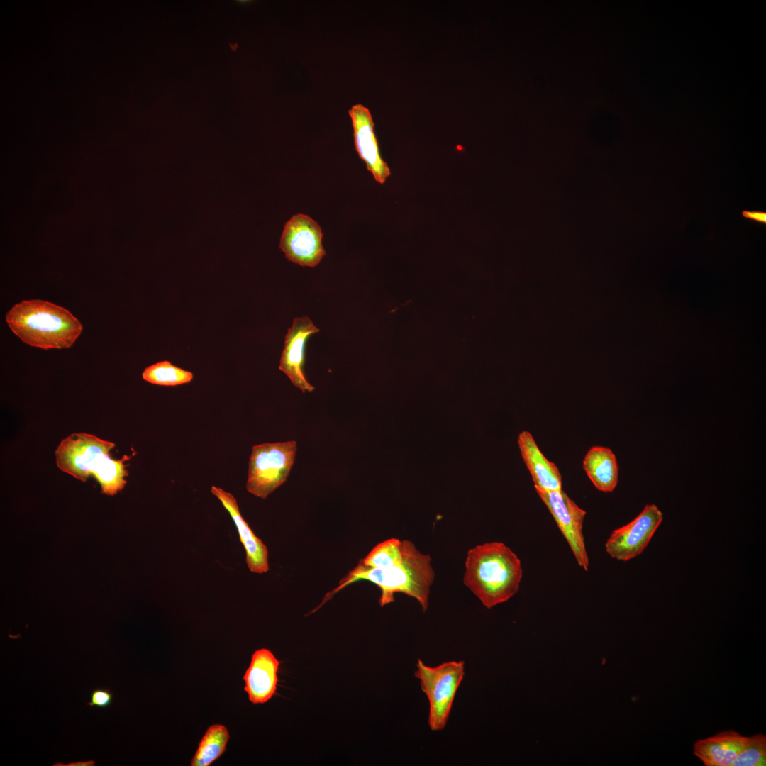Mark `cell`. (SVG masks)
Listing matches in <instances>:
<instances>
[{
    "label": "cell",
    "mask_w": 766,
    "mask_h": 766,
    "mask_svg": "<svg viewBox=\"0 0 766 766\" xmlns=\"http://www.w3.org/2000/svg\"><path fill=\"white\" fill-rule=\"evenodd\" d=\"M403 541L404 559L400 565L386 568H373L364 565L360 561L338 585L324 596L321 604L311 613L317 611L336 593L350 584L365 580L377 585L381 594L380 606L394 601V594L402 593L416 599L426 611L428 607L430 589L435 573L429 555L421 553L410 540Z\"/></svg>",
    "instance_id": "1"
},
{
    "label": "cell",
    "mask_w": 766,
    "mask_h": 766,
    "mask_svg": "<svg viewBox=\"0 0 766 766\" xmlns=\"http://www.w3.org/2000/svg\"><path fill=\"white\" fill-rule=\"evenodd\" d=\"M522 577L520 559L501 542L485 543L467 552L464 584L487 609L511 599Z\"/></svg>",
    "instance_id": "2"
},
{
    "label": "cell",
    "mask_w": 766,
    "mask_h": 766,
    "mask_svg": "<svg viewBox=\"0 0 766 766\" xmlns=\"http://www.w3.org/2000/svg\"><path fill=\"white\" fill-rule=\"evenodd\" d=\"M115 445L90 433H74L57 447L56 465L62 472L82 482L93 475L102 492L112 496L123 489L128 475L124 464L127 457H111L110 452Z\"/></svg>",
    "instance_id": "3"
},
{
    "label": "cell",
    "mask_w": 766,
    "mask_h": 766,
    "mask_svg": "<svg viewBox=\"0 0 766 766\" xmlns=\"http://www.w3.org/2000/svg\"><path fill=\"white\" fill-rule=\"evenodd\" d=\"M6 322L23 343L43 350L69 348L83 330L70 311L41 299L16 304L6 313Z\"/></svg>",
    "instance_id": "4"
},
{
    "label": "cell",
    "mask_w": 766,
    "mask_h": 766,
    "mask_svg": "<svg viewBox=\"0 0 766 766\" xmlns=\"http://www.w3.org/2000/svg\"><path fill=\"white\" fill-rule=\"evenodd\" d=\"M415 677L429 704L428 723L432 731L443 730L448 723L457 691L465 676V662H445L430 667L418 659Z\"/></svg>",
    "instance_id": "5"
},
{
    "label": "cell",
    "mask_w": 766,
    "mask_h": 766,
    "mask_svg": "<svg viewBox=\"0 0 766 766\" xmlns=\"http://www.w3.org/2000/svg\"><path fill=\"white\" fill-rule=\"evenodd\" d=\"M296 450L295 440L253 445L248 463L247 491L266 499L287 479Z\"/></svg>",
    "instance_id": "6"
},
{
    "label": "cell",
    "mask_w": 766,
    "mask_h": 766,
    "mask_svg": "<svg viewBox=\"0 0 766 766\" xmlns=\"http://www.w3.org/2000/svg\"><path fill=\"white\" fill-rule=\"evenodd\" d=\"M318 223L307 215L297 213L284 224L279 248L289 261L314 267L326 255Z\"/></svg>",
    "instance_id": "7"
},
{
    "label": "cell",
    "mask_w": 766,
    "mask_h": 766,
    "mask_svg": "<svg viewBox=\"0 0 766 766\" xmlns=\"http://www.w3.org/2000/svg\"><path fill=\"white\" fill-rule=\"evenodd\" d=\"M663 518L655 504H647L626 525L615 529L605 543L606 552L620 561H628L645 549Z\"/></svg>",
    "instance_id": "8"
},
{
    "label": "cell",
    "mask_w": 766,
    "mask_h": 766,
    "mask_svg": "<svg viewBox=\"0 0 766 766\" xmlns=\"http://www.w3.org/2000/svg\"><path fill=\"white\" fill-rule=\"evenodd\" d=\"M535 490L553 516L577 562L584 570H588L589 560L582 533L586 511L577 505L562 489Z\"/></svg>",
    "instance_id": "9"
},
{
    "label": "cell",
    "mask_w": 766,
    "mask_h": 766,
    "mask_svg": "<svg viewBox=\"0 0 766 766\" xmlns=\"http://www.w3.org/2000/svg\"><path fill=\"white\" fill-rule=\"evenodd\" d=\"M308 316L295 318L285 336L279 369L291 380L293 385L302 392H311L315 387L307 381L303 370L305 361V346L309 337L318 333Z\"/></svg>",
    "instance_id": "10"
},
{
    "label": "cell",
    "mask_w": 766,
    "mask_h": 766,
    "mask_svg": "<svg viewBox=\"0 0 766 766\" xmlns=\"http://www.w3.org/2000/svg\"><path fill=\"white\" fill-rule=\"evenodd\" d=\"M349 115L353 127L355 150L374 179L382 184L391 174V172L380 155L372 115L370 111L361 104L352 106Z\"/></svg>",
    "instance_id": "11"
},
{
    "label": "cell",
    "mask_w": 766,
    "mask_h": 766,
    "mask_svg": "<svg viewBox=\"0 0 766 766\" xmlns=\"http://www.w3.org/2000/svg\"><path fill=\"white\" fill-rule=\"evenodd\" d=\"M279 666L280 661L269 649L253 653L243 676L244 690L252 704H265L277 694Z\"/></svg>",
    "instance_id": "12"
},
{
    "label": "cell",
    "mask_w": 766,
    "mask_h": 766,
    "mask_svg": "<svg viewBox=\"0 0 766 766\" xmlns=\"http://www.w3.org/2000/svg\"><path fill=\"white\" fill-rule=\"evenodd\" d=\"M211 492L228 511L238 531L241 543L246 553V563L250 572L265 573L269 570L268 550L257 538L240 514L235 498L220 487L212 486Z\"/></svg>",
    "instance_id": "13"
},
{
    "label": "cell",
    "mask_w": 766,
    "mask_h": 766,
    "mask_svg": "<svg viewBox=\"0 0 766 766\" xmlns=\"http://www.w3.org/2000/svg\"><path fill=\"white\" fill-rule=\"evenodd\" d=\"M518 444L535 489L545 491L562 489V477L557 467L544 456L531 433L522 431L518 435Z\"/></svg>",
    "instance_id": "14"
},
{
    "label": "cell",
    "mask_w": 766,
    "mask_h": 766,
    "mask_svg": "<svg viewBox=\"0 0 766 766\" xmlns=\"http://www.w3.org/2000/svg\"><path fill=\"white\" fill-rule=\"evenodd\" d=\"M746 738L733 730L722 731L696 742L694 753L706 766H731Z\"/></svg>",
    "instance_id": "15"
},
{
    "label": "cell",
    "mask_w": 766,
    "mask_h": 766,
    "mask_svg": "<svg viewBox=\"0 0 766 766\" xmlns=\"http://www.w3.org/2000/svg\"><path fill=\"white\" fill-rule=\"evenodd\" d=\"M583 468L599 491L613 492L618 483V469L612 450L602 446L592 447L585 455Z\"/></svg>",
    "instance_id": "16"
},
{
    "label": "cell",
    "mask_w": 766,
    "mask_h": 766,
    "mask_svg": "<svg viewBox=\"0 0 766 766\" xmlns=\"http://www.w3.org/2000/svg\"><path fill=\"white\" fill-rule=\"evenodd\" d=\"M229 733L221 724L210 726L199 743L191 761L192 766H209L225 752Z\"/></svg>",
    "instance_id": "17"
},
{
    "label": "cell",
    "mask_w": 766,
    "mask_h": 766,
    "mask_svg": "<svg viewBox=\"0 0 766 766\" xmlns=\"http://www.w3.org/2000/svg\"><path fill=\"white\" fill-rule=\"evenodd\" d=\"M143 379L152 384L174 387L190 382L193 373L179 367L170 361L163 360L147 367L142 373Z\"/></svg>",
    "instance_id": "18"
},
{
    "label": "cell",
    "mask_w": 766,
    "mask_h": 766,
    "mask_svg": "<svg viewBox=\"0 0 766 766\" xmlns=\"http://www.w3.org/2000/svg\"><path fill=\"white\" fill-rule=\"evenodd\" d=\"M404 559L403 541L390 538L375 545L367 556L360 561L373 568H386L400 565Z\"/></svg>",
    "instance_id": "19"
},
{
    "label": "cell",
    "mask_w": 766,
    "mask_h": 766,
    "mask_svg": "<svg viewBox=\"0 0 766 766\" xmlns=\"http://www.w3.org/2000/svg\"><path fill=\"white\" fill-rule=\"evenodd\" d=\"M766 765V736L755 734L746 738L745 744L731 766H765Z\"/></svg>",
    "instance_id": "20"
},
{
    "label": "cell",
    "mask_w": 766,
    "mask_h": 766,
    "mask_svg": "<svg viewBox=\"0 0 766 766\" xmlns=\"http://www.w3.org/2000/svg\"><path fill=\"white\" fill-rule=\"evenodd\" d=\"M113 694L108 688H96L91 693L90 700L87 704L89 707L106 709L109 707L113 700Z\"/></svg>",
    "instance_id": "21"
},
{
    "label": "cell",
    "mask_w": 766,
    "mask_h": 766,
    "mask_svg": "<svg viewBox=\"0 0 766 766\" xmlns=\"http://www.w3.org/2000/svg\"><path fill=\"white\" fill-rule=\"evenodd\" d=\"M742 216L748 219L761 223H766V213L760 211H748L743 210L741 213Z\"/></svg>",
    "instance_id": "22"
},
{
    "label": "cell",
    "mask_w": 766,
    "mask_h": 766,
    "mask_svg": "<svg viewBox=\"0 0 766 766\" xmlns=\"http://www.w3.org/2000/svg\"><path fill=\"white\" fill-rule=\"evenodd\" d=\"M96 765V761L93 760H89L86 761H77L70 762L68 764H62L61 762H56L53 764V766H94Z\"/></svg>",
    "instance_id": "23"
}]
</instances>
